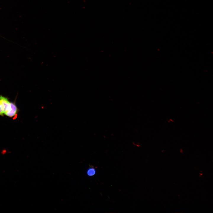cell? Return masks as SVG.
<instances>
[{"instance_id": "obj_2", "label": "cell", "mask_w": 213, "mask_h": 213, "mask_svg": "<svg viewBox=\"0 0 213 213\" xmlns=\"http://www.w3.org/2000/svg\"><path fill=\"white\" fill-rule=\"evenodd\" d=\"M96 172L95 169L94 168H90L87 171L88 175L90 176H93L95 175Z\"/></svg>"}, {"instance_id": "obj_1", "label": "cell", "mask_w": 213, "mask_h": 213, "mask_svg": "<svg viewBox=\"0 0 213 213\" xmlns=\"http://www.w3.org/2000/svg\"><path fill=\"white\" fill-rule=\"evenodd\" d=\"M12 103L10 102L6 98L0 96V115L2 116L11 109Z\"/></svg>"}]
</instances>
